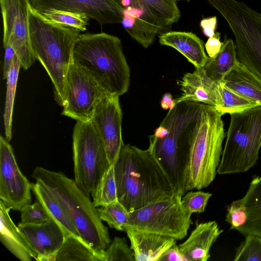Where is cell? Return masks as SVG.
<instances>
[{
  "label": "cell",
  "mask_w": 261,
  "mask_h": 261,
  "mask_svg": "<svg viewBox=\"0 0 261 261\" xmlns=\"http://www.w3.org/2000/svg\"><path fill=\"white\" fill-rule=\"evenodd\" d=\"M113 165L118 200L129 213L176 193L149 147L123 144Z\"/></svg>",
  "instance_id": "cell-1"
},
{
  "label": "cell",
  "mask_w": 261,
  "mask_h": 261,
  "mask_svg": "<svg viewBox=\"0 0 261 261\" xmlns=\"http://www.w3.org/2000/svg\"><path fill=\"white\" fill-rule=\"evenodd\" d=\"M32 177L57 199L71 219L80 237L99 254L111 243L107 227L96 207L74 180L61 171L36 167Z\"/></svg>",
  "instance_id": "cell-2"
},
{
  "label": "cell",
  "mask_w": 261,
  "mask_h": 261,
  "mask_svg": "<svg viewBox=\"0 0 261 261\" xmlns=\"http://www.w3.org/2000/svg\"><path fill=\"white\" fill-rule=\"evenodd\" d=\"M72 62L108 93L120 96L127 91L130 70L118 37L105 33L80 34Z\"/></svg>",
  "instance_id": "cell-3"
},
{
  "label": "cell",
  "mask_w": 261,
  "mask_h": 261,
  "mask_svg": "<svg viewBox=\"0 0 261 261\" xmlns=\"http://www.w3.org/2000/svg\"><path fill=\"white\" fill-rule=\"evenodd\" d=\"M79 30L45 20L32 7L30 15V37L35 59L46 70L54 86V96L62 107L65 102L66 77Z\"/></svg>",
  "instance_id": "cell-4"
},
{
  "label": "cell",
  "mask_w": 261,
  "mask_h": 261,
  "mask_svg": "<svg viewBox=\"0 0 261 261\" xmlns=\"http://www.w3.org/2000/svg\"><path fill=\"white\" fill-rule=\"evenodd\" d=\"M222 116L215 107L201 103L191 138L186 192L206 188L216 177L225 136Z\"/></svg>",
  "instance_id": "cell-5"
},
{
  "label": "cell",
  "mask_w": 261,
  "mask_h": 261,
  "mask_svg": "<svg viewBox=\"0 0 261 261\" xmlns=\"http://www.w3.org/2000/svg\"><path fill=\"white\" fill-rule=\"evenodd\" d=\"M230 115V122L217 173L247 171L256 164L261 147V106Z\"/></svg>",
  "instance_id": "cell-6"
},
{
  "label": "cell",
  "mask_w": 261,
  "mask_h": 261,
  "mask_svg": "<svg viewBox=\"0 0 261 261\" xmlns=\"http://www.w3.org/2000/svg\"><path fill=\"white\" fill-rule=\"evenodd\" d=\"M181 197V195L175 193L129 213L123 230L150 232L176 240L184 239L193 222L191 215L182 206Z\"/></svg>",
  "instance_id": "cell-7"
},
{
  "label": "cell",
  "mask_w": 261,
  "mask_h": 261,
  "mask_svg": "<svg viewBox=\"0 0 261 261\" xmlns=\"http://www.w3.org/2000/svg\"><path fill=\"white\" fill-rule=\"evenodd\" d=\"M74 181L88 196L111 166L103 142L89 121H77L73 132Z\"/></svg>",
  "instance_id": "cell-8"
},
{
  "label": "cell",
  "mask_w": 261,
  "mask_h": 261,
  "mask_svg": "<svg viewBox=\"0 0 261 261\" xmlns=\"http://www.w3.org/2000/svg\"><path fill=\"white\" fill-rule=\"evenodd\" d=\"M222 16L234 36L239 62L261 81V13L237 2Z\"/></svg>",
  "instance_id": "cell-9"
},
{
  "label": "cell",
  "mask_w": 261,
  "mask_h": 261,
  "mask_svg": "<svg viewBox=\"0 0 261 261\" xmlns=\"http://www.w3.org/2000/svg\"><path fill=\"white\" fill-rule=\"evenodd\" d=\"M108 94L89 73L72 62L66 77L62 115L76 121H89L98 103Z\"/></svg>",
  "instance_id": "cell-10"
},
{
  "label": "cell",
  "mask_w": 261,
  "mask_h": 261,
  "mask_svg": "<svg viewBox=\"0 0 261 261\" xmlns=\"http://www.w3.org/2000/svg\"><path fill=\"white\" fill-rule=\"evenodd\" d=\"M3 22V45L14 49L21 67L28 69L34 63L30 37V0H0Z\"/></svg>",
  "instance_id": "cell-11"
},
{
  "label": "cell",
  "mask_w": 261,
  "mask_h": 261,
  "mask_svg": "<svg viewBox=\"0 0 261 261\" xmlns=\"http://www.w3.org/2000/svg\"><path fill=\"white\" fill-rule=\"evenodd\" d=\"M32 183L22 173L8 141L0 137V199L11 210L20 211L32 202Z\"/></svg>",
  "instance_id": "cell-12"
},
{
  "label": "cell",
  "mask_w": 261,
  "mask_h": 261,
  "mask_svg": "<svg viewBox=\"0 0 261 261\" xmlns=\"http://www.w3.org/2000/svg\"><path fill=\"white\" fill-rule=\"evenodd\" d=\"M122 9L121 24L130 36L144 48L168 27L144 0H113Z\"/></svg>",
  "instance_id": "cell-13"
},
{
  "label": "cell",
  "mask_w": 261,
  "mask_h": 261,
  "mask_svg": "<svg viewBox=\"0 0 261 261\" xmlns=\"http://www.w3.org/2000/svg\"><path fill=\"white\" fill-rule=\"evenodd\" d=\"M119 97L108 94L98 103L90 121L104 145L111 165L118 158L123 144L122 113Z\"/></svg>",
  "instance_id": "cell-14"
},
{
  "label": "cell",
  "mask_w": 261,
  "mask_h": 261,
  "mask_svg": "<svg viewBox=\"0 0 261 261\" xmlns=\"http://www.w3.org/2000/svg\"><path fill=\"white\" fill-rule=\"evenodd\" d=\"M37 11L58 10L79 13L96 21L100 25L121 23L122 9L113 0H30Z\"/></svg>",
  "instance_id": "cell-15"
},
{
  "label": "cell",
  "mask_w": 261,
  "mask_h": 261,
  "mask_svg": "<svg viewBox=\"0 0 261 261\" xmlns=\"http://www.w3.org/2000/svg\"><path fill=\"white\" fill-rule=\"evenodd\" d=\"M18 226L26 238L37 261H47L62 246L65 234L60 226L51 219L40 224H21Z\"/></svg>",
  "instance_id": "cell-16"
},
{
  "label": "cell",
  "mask_w": 261,
  "mask_h": 261,
  "mask_svg": "<svg viewBox=\"0 0 261 261\" xmlns=\"http://www.w3.org/2000/svg\"><path fill=\"white\" fill-rule=\"evenodd\" d=\"M179 85L182 92L180 96L175 99V105L182 101H192L216 107L218 83L207 75L204 67L196 68L193 72L186 73Z\"/></svg>",
  "instance_id": "cell-17"
},
{
  "label": "cell",
  "mask_w": 261,
  "mask_h": 261,
  "mask_svg": "<svg viewBox=\"0 0 261 261\" xmlns=\"http://www.w3.org/2000/svg\"><path fill=\"white\" fill-rule=\"evenodd\" d=\"M222 232L215 221L197 223L189 238L178 246L179 250L188 261H206L212 246Z\"/></svg>",
  "instance_id": "cell-18"
},
{
  "label": "cell",
  "mask_w": 261,
  "mask_h": 261,
  "mask_svg": "<svg viewBox=\"0 0 261 261\" xmlns=\"http://www.w3.org/2000/svg\"><path fill=\"white\" fill-rule=\"evenodd\" d=\"M125 231L136 261H159L163 254L176 242L172 238L158 233L135 230Z\"/></svg>",
  "instance_id": "cell-19"
},
{
  "label": "cell",
  "mask_w": 261,
  "mask_h": 261,
  "mask_svg": "<svg viewBox=\"0 0 261 261\" xmlns=\"http://www.w3.org/2000/svg\"><path fill=\"white\" fill-rule=\"evenodd\" d=\"M11 208L0 200V240L3 245L21 261H31L36 254L28 241L10 216Z\"/></svg>",
  "instance_id": "cell-20"
},
{
  "label": "cell",
  "mask_w": 261,
  "mask_h": 261,
  "mask_svg": "<svg viewBox=\"0 0 261 261\" xmlns=\"http://www.w3.org/2000/svg\"><path fill=\"white\" fill-rule=\"evenodd\" d=\"M159 42L162 45L173 47L181 54L196 68L204 66L208 57L203 43L192 32L169 31L161 33Z\"/></svg>",
  "instance_id": "cell-21"
},
{
  "label": "cell",
  "mask_w": 261,
  "mask_h": 261,
  "mask_svg": "<svg viewBox=\"0 0 261 261\" xmlns=\"http://www.w3.org/2000/svg\"><path fill=\"white\" fill-rule=\"evenodd\" d=\"M222 82L238 94L261 106V81L241 63L226 75Z\"/></svg>",
  "instance_id": "cell-22"
},
{
  "label": "cell",
  "mask_w": 261,
  "mask_h": 261,
  "mask_svg": "<svg viewBox=\"0 0 261 261\" xmlns=\"http://www.w3.org/2000/svg\"><path fill=\"white\" fill-rule=\"evenodd\" d=\"M32 191L36 200L41 204L50 219L62 229L65 237L69 236L80 237L61 205L47 189L36 181L35 183H32Z\"/></svg>",
  "instance_id": "cell-23"
},
{
  "label": "cell",
  "mask_w": 261,
  "mask_h": 261,
  "mask_svg": "<svg viewBox=\"0 0 261 261\" xmlns=\"http://www.w3.org/2000/svg\"><path fill=\"white\" fill-rule=\"evenodd\" d=\"M241 200L246 207L247 219L246 222L236 230L243 234H252L261 237V176L253 178Z\"/></svg>",
  "instance_id": "cell-24"
},
{
  "label": "cell",
  "mask_w": 261,
  "mask_h": 261,
  "mask_svg": "<svg viewBox=\"0 0 261 261\" xmlns=\"http://www.w3.org/2000/svg\"><path fill=\"white\" fill-rule=\"evenodd\" d=\"M239 62L235 43L225 38L220 50L214 57L208 58L204 68L211 79L219 83Z\"/></svg>",
  "instance_id": "cell-25"
},
{
  "label": "cell",
  "mask_w": 261,
  "mask_h": 261,
  "mask_svg": "<svg viewBox=\"0 0 261 261\" xmlns=\"http://www.w3.org/2000/svg\"><path fill=\"white\" fill-rule=\"evenodd\" d=\"M99 254L81 237H65L60 249L47 261H99Z\"/></svg>",
  "instance_id": "cell-26"
},
{
  "label": "cell",
  "mask_w": 261,
  "mask_h": 261,
  "mask_svg": "<svg viewBox=\"0 0 261 261\" xmlns=\"http://www.w3.org/2000/svg\"><path fill=\"white\" fill-rule=\"evenodd\" d=\"M21 67L20 62L17 55H16L11 69L6 78L7 90L4 114V122L6 139L8 141H10L12 138L13 106L18 74Z\"/></svg>",
  "instance_id": "cell-27"
},
{
  "label": "cell",
  "mask_w": 261,
  "mask_h": 261,
  "mask_svg": "<svg viewBox=\"0 0 261 261\" xmlns=\"http://www.w3.org/2000/svg\"><path fill=\"white\" fill-rule=\"evenodd\" d=\"M257 106L226 87L223 82L218 83V100L215 108L222 115L238 113Z\"/></svg>",
  "instance_id": "cell-28"
},
{
  "label": "cell",
  "mask_w": 261,
  "mask_h": 261,
  "mask_svg": "<svg viewBox=\"0 0 261 261\" xmlns=\"http://www.w3.org/2000/svg\"><path fill=\"white\" fill-rule=\"evenodd\" d=\"M91 196L96 207L119 201L113 164L105 172Z\"/></svg>",
  "instance_id": "cell-29"
},
{
  "label": "cell",
  "mask_w": 261,
  "mask_h": 261,
  "mask_svg": "<svg viewBox=\"0 0 261 261\" xmlns=\"http://www.w3.org/2000/svg\"><path fill=\"white\" fill-rule=\"evenodd\" d=\"M45 20L56 24L85 31L89 17L79 13L58 10H46L38 12Z\"/></svg>",
  "instance_id": "cell-30"
},
{
  "label": "cell",
  "mask_w": 261,
  "mask_h": 261,
  "mask_svg": "<svg viewBox=\"0 0 261 261\" xmlns=\"http://www.w3.org/2000/svg\"><path fill=\"white\" fill-rule=\"evenodd\" d=\"M100 219L117 230L123 231V226L127 222L129 212L119 201L97 208Z\"/></svg>",
  "instance_id": "cell-31"
},
{
  "label": "cell",
  "mask_w": 261,
  "mask_h": 261,
  "mask_svg": "<svg viewBox=\"0 0 261 261\" xmlns=\"http://www.w3.org/2000/svg\"><path fill=\"white\" fill-rule=\"evenodd\" d=\"M134 252L124 238L115 237L101 253L100 261H133Z\"/></svg>",
  "instance_id": "cell-32"
},
{
  "label": "cell",
  "mask_w": 261,
  "mask_h": 261,
  "mask_svg": "<svg viewBox=\"0 0 261 261\" xmlns=\"http://www.w3.org/2000/svg\"><path fill=\"white\" fill-rule=\"evenodd\" d=\"M234 261H261V237L246 235L245 241L236 250Z\"/></svg>",
  "instance_id": "cell-33"
},
{
  "label": "cell",
  "mask_w": 261,
  "mask_h": 261,
  "mask_svg": "<svg viewBox=\"0 0 261 261\" xmlns=\"http://www.w3.org/2000/svg\"><path fill=\"white\" fill-rule=\"evenodd\" d=\"M164 20L168 27L176 22L180 12L176 0H144Z\"/></svg>",
  "instance_id": "cell-34"
},
{
  "label": "cell",
  "mask_w": 261,
  "mask_h": 261,
  "mask_svg": "<svg viewBox=\"0 0 261 261\" xmlns=\"http://www.w3.org/2000/svg\"><path fill=\"white\" fill-rule=\"evenodd\" d=\"M212 194L201 191L188 192L181 197V204L187 213H201L205 211L210 198Z\"/></svg>",
  "instance_id": "cell-35"
},
{
  "label": "cell",
  "mask_w": 261,
  "mask_h": 261,
  "mask_svg": "<svg viewBox=\"0 0 261 261\" xmlns=\"http://www.w3.org/2000/svg\"><path fill=\"white\" fill-rule=\"evenodd\" d=\"M21 224H40L51 220L46 211L37 200L25 205L20 211Z\"/></svg>",
  "instance_id": "cell-36"
},
{
  "label": "cell",
  "mask_w": 261,
  "mask_h": 261,
  "mask_svg": "<svg viewBox=\"0 0 261 261\" xmlns=\"http://www.w3.org/2000/svg\"><path fill=\"white\" fill-rule=\"evenodd\" d=\"M225 221L230 224V229H236L247 221V210L241 199L232 202L227 207Z\"/></svg>",
  "instance_id": "cell-37"
},
{
  "label": "cell",
  "mask_w": 261,
  "mask_h": 261,
  "mask_svg": "<svg viewBox=\"0 0 261 261\" xmlns=\"http://www.w3.org/2000/svg\"><path fill=\"white\" fill-rule=\"evenodd\" d=\"M223 42L220 41V34L216 33L208 38L205 44V48L208 57L213 58L220 50Z\"/></svg>",
  "instance_id": "cell-38"
},
{
  "label": "cell",
  "mask_w": 261,
  "mask_h": 261,
  "mask_svg": "<svg viewBox=\"0 0 261 261\" xmlns=\"http://www.w3.org/2000/svg\"><path fill=\"white\" fill-rule=\"evenodd\" d=\"M159 261H188L181 253L179 247L174 244L167 249L160 258Z\"/></svg>",
  "instance_id": "cell-39"
},
{
  "label": "cell",
  "mask_w": 261,
  "mask_h": 261,
  "mask_svg": "<svg viewBox=\"0 0 261 261\" xmlns=\"http://www.w3.org/2000/svg\"><path fill=\"white\" fill-rule=\"evenodd\" d=\"M4 48L5 55L3 64V79H6L16 54L14 48L9 44L4 46Z\"/></svg>",
  "instance_id": "cell-40"
},
{
  "label": "cell",
  "mask_w": 261,
  "mask_h": 261,
  "mask_svg": "<svg viewBox=\"0 0 261 261\" xmlns=\"http://www.w3.org/2000/svg\"><path fill=\"white\" fill-rule=\"evenodd\" d=\"M217 19L216 16L204 18L201 20L200 27L205 36L210 38L215 34Z\"/></svg>",
  "instance_id": "cell-41"
},
{
  "label": "cell",
  "mask_w": 261,
  "mask_h": 261,
  "mask_svg": "<svg viewBox=\"0 0 261 261\" xmlns=\"http://www.w3.org/2000/svg\"><path fill=\"white\" fill-rule=\"evenodd\" d=\"M161 106L164 110H171L175 107V99H173L171 93H166L163 95L161 100Z\"/></svg>",
  "instance_id": "cell-42"
},
{
  "label": "cell",
  "mask_w": 261,
  "mask_h": 261,
  "mask_svg": "<svg viewBox=\"0 0 261 261\" xmlns=\"http://www.w3.org/2000/svg\"><path fill=\"white\" fill-rule=\"evenodd\" d=\"M167 134V129L165 126L160 125V126L155 129L153 135L157 138L161 139L165 137Z\"/></svg>",
  "instance_id": "cell-43"
},
{
  "label": "cell",
  "mask_w": 261,
  "mask_h": 261,
  "mask_svg": "<svg viewBox=\"0 0 261 261\" xmlns=\"http://www.w3.org/2000/svg\"><path fill=\"white\" fill-rule=\"evenodd\" d=\"M176 1H186L187 2H190L191 0H176Z\"/></svg>",
  "instance_id": "cell-44"
}]
</instances>
